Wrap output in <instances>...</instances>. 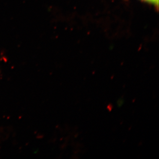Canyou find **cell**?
Returning <instances> with one entry per match:
<instances>
[{"instance_id": "1", "label": "cell", "mask_w": 159, "mask_h": 159, "mask_svg": "<svg viewBox=\"0 0 159 159\" xmlns=\"http://www.w3.org/2000/svg\"><path fill=\"white\" fill-rule=\"evenodd\" d=\"M146 2L147 3H149L152 4L154 5L157 7H158V4H159V0H142Z\"/></svg>"}]
</instances>
